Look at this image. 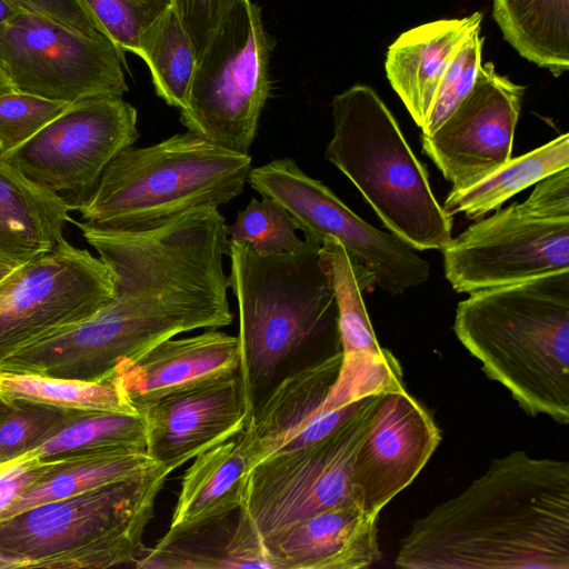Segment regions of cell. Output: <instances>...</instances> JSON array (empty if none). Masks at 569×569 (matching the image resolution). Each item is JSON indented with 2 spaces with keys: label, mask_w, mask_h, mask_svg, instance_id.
Wrapping results in <instances>:
<instances>
[{
  "label": "cell",
  "mask_w": 569,
  "mask_h": 569,
  "mask_svg": "<svg viewBox=\"0 0 569 569\" xmlns=\"http://www.w3.org/2000/svg\"><path fill=\"white\" fill-rule=\"evenodd\" d=\"M72 223L112 271L116 293L91 317L39 342L48 376L110 379L120 362L164 340L232 322L222 264L229 238L217 207L193 208L143 229Z\"/></svg>",
  "instance_id": "1"
},
{
  "label": "cell",
  "mask_w": 569,
  "mask_h": 569,
  "mask_svg": "<svg viewBox=\"0 0 569 569\" xmlns=\"http://www.w3.org/2000/svg\"><path fill=\"white\" fill-rule=\"evenodd\" d=\"M407 569H569V463L525 451L491 460L417 519L395 558Z\"/></svg>",
  "instance_id": "2"
},
{
  "label": "cell",
  "mask_w": 569,
  "mask_h": 569,
  "mask_svg": "<svg viewBox=\"0 0 569 569\" xmlns=\"http://www.w3.org/2000/svg\"><path fill=\"white\" fill-rule=\"evenodd\" d=\"M321 244L305 238L297 250L261 254L229 241V288L239 311V373L254 409L262 389L288 361L342 352L338 301Z\"/></svg>",
  "instance_id": "3"
},
{
  "label": "cell",
  "mask_w": 569,
  "mask_h": 569,
  "mask_svg": "<svg viewBox=\"0 0 569 569\" xmlns=\"http://www.w3.org/2000/svg\"><path fill=\"white\" fill-rule=\"evenodd\" d=\"M453 331L530 416L569 422V270L469 293Z\"/></svg>",
  "instance_id": "4"
},
{
  "label": "cell",
  "mask_w": 569,
  "mask_h": 569,
  "mask_svg": "<svg viewBox=\"0 0 569 569\" xmlns=\"http://www.w3.org/2000/svg\"><path fill=\"white\" fill-rule=\"evenodd\" d=\"M172 471L153 463L129 478L0 519V568L133 565Z\"/></svg>",
  "instance_id": "5"
},
{
  "label": "cell",
  "mask_w": 569,
  "mask_h": 569,
  "mask_svg": "<svg viewBox=\"0 0 569 569\" xmlns=\"http://www.w3.org/2000/svg\"><path fill=\"white\" fill-rule=\"evenodd\" d=\"M331 107L333 136L325 158L355 184L391 233L418 251L442 250L452 238V218L379 94L355 84L335 96Z\"/></svg>",
  "instance_id": "6"
},
{
  "label": "cell",
  "mask_w": 569,
  "mask_h": 569,
  "mask_svg": "<svg viewBox=\"0 0 569 569\" xmlns=\"http://www.w3.org/2000/svg\"><path fill=\"white\" fill-rule=\"evenodd\" d=\"M251 168L248 153L187 131L122 150L71 210L94 226L143 229L193 208L229 202L243 191Z\"/></svg>",
  "instance_id": "7"
},
{
  "label": "cell",
  "mask_w": 569,
  "mask_h": 569,
  "mask_svg": "<svg viewBox=\"0 0 569 569\" xmlns=\"http://www.w3.org/2000/svg\"><path fill=\"white\" fill-rule=\"evenodd\" d=\"M261 10L238 1L198 58L180 121L188 131L248 153L270 94L272 51Z\"/></svg>",
  "instance_id": "8"
},
{
  "label": "cell",
  "mask_w": 569,
  "mask_h": 569,
  "mask_svg": "<svg viewBox=\"0 0 569 569\" xmlns=\"http://www.w3.org/2000/svg\"><path fill=\"white\" fill-rule=\"evenodd\" d=\"M380 393L322 439L250 469L239 509L261 539L323 510L358 505L353 459Z\"/></svg>",
  "instance_id": "9"
},
{
  "label": "cell",
  "mask_w": 569,
  "mask_h": 569,
  "mask_svg": "<svg viewBox=\"0 0 569 569\" xmlns=\"http://www.w3.org/2000/svg\"><path fill=\"white\" fill-rule=\"evenodd\" d=\"M247 182L284 209L305 238L319 243L336 239L375 276L383 291L396 296L428 281L430 266L416 249L366 222L295 160L277 159L251 168Z\"/></svg>",
  "instance_id": "10"
},
{
  "label": "cell",
  "mask_w": 569,
  "mask_h": 569,
  "mask_svg": "<svg viewBox=\"0 0 569 569\" xmlns=\"http://www.w3.org/2000/svg\"><path fill=\"white\" fill-rule=\"evenodd\" d=\"M116 293L109 267L66 239L0 281V365L17 351L103 308Z\"/></svg>",
  "instance_id": "11"
},
{
  "label": "cell",
  "mask_w": 569,
  "mask_h": 569,
  "mask_svg": "<svg viewBox=\"0 0 569 569\" xmlns=\"http://www.w3.org/2000/svg\"><path fill=\"white\" fill-rule=\"evenodd\" d=\"M124 52L106 36L78 32L21 10L0 31V64L19 91L68 103L128 91Z\"/></svg>",
  "instance_id": "12"
},
{
  "label": "cell",
  "mask_w": 569,
  "mask_h": 569,
  "mask_svg": "<svg viewBox=\"0 0 569 569\" xmlns=\"http://www.w3.org/2000/svg\"><path fill=\"white\" fill-rule=\"evenodd\" d=\"M139 137L137 110L119 96L78 100L17 149L0 156L33 183L79 201Z\"/></svg>",
  "instance_id": "13"
},
{
  "label": "cell",
  "mask_w": 569,
  "mask_h": 569,
  "mask_svg": "<svg viewBox=\"0 0 569 569\" xmlns=\"http://www.w3.org/2000/svg\"><path fill=\"white\" fill-rule=\"evenodd\" d=\"M442 253L445 276L458 293L569 270V218H549L515 202L452 237Z\"/></svg>",
  "instance_id": "14"
},
{
  "label": "cell",
  "mask_w": 569,
  "mask_h": 569,
  "mask_svg": "<svg viewBox=\"0 0 569 569\" xmlns=\"http://www.w3.org/2000/svg\"><path fill=\"white\" fill-rule=\"evenodd\" d=\"M341 363L342 352L311 361L283 377L256 407L241 433L251 468L322 439L376 395L360 397L340 381Z\"/></svg>",
  "instance_id": "15"
},
{
  "label": "cell",
  "mask_w": 569,
  "mask_h": 569,
  "mask_svg": "<svg viewBox=\"0 0 569 569\" xmlns=\"http://www.w3.org/2000/svg\"><path fill=\"white\" fill-rule=\"evenodd\" d=\"M525 92L487 62L448 118L431 134H421L422 151L451 190L475 184L510 160Z\"/></svg>",
  "instance_id": "16"
},
{
  "label": "cell",
  "mask_w": 569,
  "mask_h": 569,
  "mask_svg": "<svg viewBox=\"0 0 569 569\" xmlns=\"http://www.w3.org/2000/svg\"><path fill=\"white\" fill-rule=\"evenodd\" d=\"M440 439L429 412L403 387L381 392L353 459L359 507L378 518L419 475Z\"/></svg>",
  "instance_id": "17"
},
{
  "label": "cell",
  "mask_w": 569,
  "mask_h": 569,
  "mask_svg": "<svg viewBox=\"0 0 569 569\" xmlns=\"http://www.w3.org/2000/svg\"><path fill=\"white\" fill-rule=\"evenodd\" d=\"M254 408L239 372L166 395L143 407L146 453L176 470L244 431Z\"/></svg>",
  "instance_id": "18"
},
{
  "label": "cell",
  "mask_w": 569,
  "mask_h": 569,
  "mask_svg": "<svg viewBox=\"0 0 569 569\" xmlns=\"http://www.w3.org/2000/svg\"><path fill=\"white\" fill-rule=\"evenodd\" d=\"M238 336L217 329L181 339L170 338L116 368L113 380L138 412L171 392L239 372Z\"/></svg>",
  "instance_id": "19"
},
{
  "label": "cell",
  "mask_w": 569,
  "mask_h": 569,
  "mask_svg": "<svg viewBox=\"0 0 569 569\" xmlns=\"http://www.w3.org/2000/svg\"><path fill=\"white\" fill-rule=\"evenodd\" d=\"M262 542L273 569H359L381 558L377 518L358 505L311 515Z\"/></svg>",
  "instance_id": "20"
},
{
  "label": "cell",
  "mask_w": 569,
  "mask_h": 569,
  "mask_svg": "<svg viewBox=\"0 0 569 569\" xmlns=\"http://www.w3.org/2000/svg\"><path fill=\"white\" fill-rule=\"evenodd\" d=\"M250 462L241 433L194 458L186 470L167 533L157 547L199 538L242 505Z\"/></svg>",
  "instance_id": "21"
},
{
  "label": "cell",
  "mask_w": 569,
  "mask_h": 569,
  "mask_svg": "<svg viewBox=\"0 0 569 569\" xmlns=\"http://www.w3.org/2000/svg\"><path fill=\"white\" fill-rule=\"evenodd\" d=\"M483 14L440 19L401 33L388 48V81L415 123L426 122L442 74L461 43L479 26Z\"/></svg>",
  "instance_id": "22"
},
{
  "label": "cell",
  "mask_w": 569,
  "mask_h": 569,
  "mask_svg": "<svg viewBox=\"0 0 569 569\" xmlns=\"http://www.w3.org/2000/svg\"><path fill=\"white\" fill-rule=\"evenodd\" d=\"M71 204L0 158V259L18 267L50 252L72 223Z\"/></svg>",
  "instance_id": "23"
},
{
  "label": "cell",
  "mask_w": 569,
  "mask_h": 569,
  "mask_svg": "<svg viewBox=\"0 0 569 569\" xmlns=\"http://www.w3.org/2000/svg\"><path fill=\"white\" fill-rule=\"evenodd\" d=\"M321 252L328 263L338 301L341 367L371 375H389L400 370L392 353L379 346L365 306L363 292L375 287V276L333 238L322 242Z\"/></svg>",
  "instance_id": "24"
},
{
  "label": "cell",
  "mask_w": 569,
  "mask_h": 569,
  "mask_svg": "<svg viewBox=\"0 0 569 569\" xmlns=\"http://www.w3.org/2000/svg\"><path fill=\"white\" fill-rule=\"evenodd\" d=\"M503 39L525 59L559 77L569 68V0H492Z\"/></svg>",
  "instance_id": "25"
},
{
  "label": "cell",
  "mask_w": 569,
  "mask_h": 569,
  "mask_svg": "<svg viewBox=\"0 0 569 569\" xmlns=\"http://www.w3.org/2000/svg\"><path fill=\"white\" fill-rule=\"evenodd\" d=\"M566 168H569V134L562 133L525 154L511 157L475 184L450 190L442 208L451 217L463 213L469 219L479 220L500 209L515 194Z\"/></svg>",
  "instance_id": "26"
},
{
  "label": "cell",
  "mask_w": 569,
  "mask_h": 569,
  "mask_svg": "<svg viewBox=\"0 0 569 569\" xmlns=\"http://www.w3.org/2000/svg\"><path fill=\"white\" fill-rule=\"evenodd\" d=\"M157 463L146 451L117 449L93 453L54 470L28 488L1 516L4 519L40 503L64 499L129 478Z\"/></svg>",
  "instance_id": "27"
},
{
  "label": "cell",
  "mask_w": 569,
  "mask_h": 569,
  "mask_svg": "<svg viewBox=\"0 0 569 569\" xmlns=\"http://www.w3.org/2000/svg\"><path fill=\"white\" fill-rule=\"evenodd\" d=\"M136 54L149 67L156 93L183 109L198 56L173 6L142 32Z\"/></svg>",
  "instance_id": "28"
},
{
  "label": "cell",
  "mask_w": 569,
  "mask_h": 569,
  "mask_svg": "<svg viewBox=\"0 0 569 569\" xmlns=\"http://www.w3.org/2000/svg\"><path fill=\"white\" fill-rule=\"evenodd\" d=\"M0 399L77 411L139 413L124 399L113 378L88 381L0 370Z\"/></svg>",
  "instance_id": "29"
},
{
  "label": "cell",
  "mask_w": 569,
  "mask_h": 569,
  "mask_svg": "<svg viewBox=\"0 0 569 569\" xmlns=\"http://www.w3.org/2000/svg\"><path fill=\"white\" fill-rule=\"evenodd\" d=\"M116 449L146 451V428L140 413L80 412L27 453L51 459Z\"/></svg>",
  "instance_id": "30"
},
{
  "label": "cell",
  "mask_w": 569,
  "mask_h": 569,
  "mask_svg": "<svg viewBox=\"0 0 569 569\" xmlns=\"http://www.w3.org/2000/svg\"><path fill=\"white\" fill-rule=\"evenodd\" d=\"M296 222L280 206L262 197L252 198L238 212L236 221L227 226L229 241L246 243L261 254L293 251L302 247Z\"/></svg>",
  "instance_id": "31"
},
{
  "label": "cell",
  "mask_w": 569,
  "mask_h": 569,
  "mask_svg": "<svg viewBox=\"0 0 569 569\" xmlns=\"http://www.w3.org/2000/svg\"><path fill=\"white\" fill-rule=\"evenodd\" d=\"M80 412L87 411L14 402L11 411L0 419V463L29 452Z\"/></svg>",
  "instance_id": "32"
},
{
  "label": "cell",
  "mask_w": 569,
  "mask_h": 569,
  "mask_svg": "<svg viewBox=\"0 0 569 569\" xmlns=\"http://www.w3.org/2000/svg\"><path fill=\"white\" fill-rule=\"evenodd\" d=\"M481 26L457 49L439 82L421 134H431L471 91L482 66Z\"/></svg>",
  "instance_id": "33"
},
{
  "label": "cell",
  "mask_w": 569,
  "mask_h": 569,
  "mask_svg": "<svg viewBox=\"0 0 569 569\" xmlns=\"http://www.w3.org/2000/svg\"><path fill=\"white\" fill-rule=\"evenodd\" d=\"M107 37L123 52L136 54L142 32L172 0H81Z\"/></svg>",
  "instance_id": "34"
},
{
  "label": "cell",
  "mask_w": 569,
  "mask_h": 569,
  "mask_svg": "<svg viewBox=\"0 0 569 569\" xmlns=\"http://www.w3.org/2000/svg\"><path fill=\"white\" fill-rule=\"evenodd\" d=\"M70 103L12 90L0 94V156L31 139Z\"/></svg>",
  "instance_id": "35"
},
{
  "label": "cell",
  "mask_w": 569,
  "mask_h": 569,
  "mask_svg": "<svg viewBox=\"0 0 569 569\" xmlns=\"http://www.w3.org/2000/svg\"><path fill=\"white\" fill-rule=\"evenodd\" d=\"M97 452H81L59 458L40 459L24 453L0 463V516L33 483L66 465Z\"/></svg>",
  "instance_id": "36"
},
{
  "label": "cell",
  "mask_w": 569,
  "mask_h": 569,
  "mask_svg": "<svg viewBox=\"0 0 569 569\" xmlns=\"http://www.w3.org/2000/svg\"><path fill=\"white\" fill-rule=\"evenodd\" d=\"M240 0H172L198 58L207 48L228 11Z\"/></svg>",
  "instance_id": "37"
},
{
  "label": "cell",
  "mask_w": 569,
  "mask_h": 569,
  "mask_svg": "<svg viewBox=\"0 0 569 569\" xmlns=\"http://www.w3.org/2000/svg\"><path fill=\"white\" fill-rule=\"evenodd\" d=\"M221 568L273 569V565L258 531L239 509L232 533L220 548Z\"/></svg>",
  "instance_id": "38"
},
{
  "label": "cell",
  "mask_w": 569,
  "mask_h": 569,
  "mask_svg": "<svg viewBox=\"0 0 569 569\" xmlns=\"http://www.w3.org/2000/svg\"><path fill=\"white\" fill-rule=\"evenodd\" d=\"M26 10L89 36H106L81 0H11Z\"/></svg>",
  "instance_id": "39"
},
{
  "label": "cell",
  "mask_w": 569,
  "mask_h": 569,
  "mask_svg": "<svg viewBox=\"0 0 569 569\" xmlns=\"http://www.w3.org/2000/svg\"><path fill=\"white\" fill-rule=\"evenodd\" d=\"M522 203L549 218H569V168L539 180Z\"/></svg>",
  "instance_id": "40"
},
{
  "label": "cell",
  "mask_w": 569,
  "mask_h": 569,
  "mask_svg": "<svg viewBox=\"0 0 569 569\" xmlns=\"http://www.w3.org/2000/svg\"><path fill=\"white\" fill-rule=\"evenodd\" d=\"M21 11L11 0H0V31Z\"/></svg>",
  "instance_id": "41"
},
{
  "label": "cell",
  "mask_w": 569,
  "mask_h": 569,
  "mask_svg": "<svg viewBox=\"0 0 569 569\" xmlns=\"http://www.w3.org/2000/svg\"><path fill=\"white\" fill-rule=\"evenodd\" d=\"M12 90L16 89L13 88L10 79L8 78L7 73L0 64V94Z\"/></svg>",
  "instance_id": "42"
},
{
  "label": "cell",
  "mask_w": 569,
  "mask_h": 569,
  "mask_svg": "<svg viewBox=\"0 0 569 569\" xmlns=\"http://www.w3.org/2000/svg\"><path fill=\"white\" fill-rule=\"evenodd\" d=\"M16 267L7 262L6 260L0 259V281L9 274Z\"/></svg>",
  "instance_id": "43"
},
{
  "label": "cell",
  "mask_w": 569,
  "mask_h": 569,
  "mask_svg": "<svg viewBox=\"0 0 569 569\" xmlns=\"http://www.w3.org/2000/svg\"><path fill=\"white\" fill-rule=\"evenodd\" d=\"M13 405H14V402L11 403V402L0 399V419L3 418L4 416H7L11 411Z\"/></svg>",
  "instance_id": "44"
}]
</instances>
